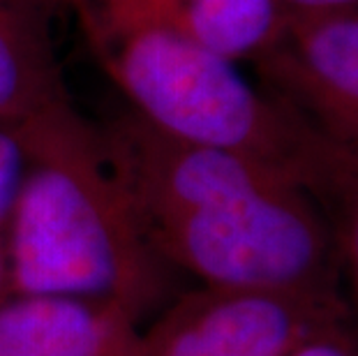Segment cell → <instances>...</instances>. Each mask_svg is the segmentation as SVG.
<instances>
[{
    "label": "cell",
    "mask_w": 358,
    "mask_h": 356,
    "mask_svg": "<svg viewBox=\"0 0 358 356\" xmlns=\"http://www.w3.org/2000/svg\"><path fill=\"white\" fill-rule=\"evenodd\" d=\"M95 130L143 236L182 278L220 290L342 294L329 220L289 173L171 137L129 107Z\"/></svg>",
    "instance_id": "1"
},
{
    "label": "cell",
    "mask_w": 358,
    "mask_h": 356,
    "mask_svg": "<svg viewBox=\"0 0 358 356\" xmlns=\"http://www.w3.org/2000/svg\"><path fill=\"white\" fill-rule=\"evenodd\" d=\"M26 169L7 229V297H70L120 308L141 327L182 290L143 236L74 100L21 123Z\"/></svg>",
    "instance_id": "2"
},
{
    "label": "cell",
    "mask_w": 358,
    "mask_h": 356,
    "mask_svg": "<svg viewBox=\"0 0 358 356\" xmlns=\"http://www.w3.org/2000/svg\"><path fill=\"white\" fill-rule=\"evenodd\" d=\"M56 5L72 14L95 63L146 123L171 137L252 155L303 185L317 127L252 86L238 63L120 0Z\"/></svg>",
    "instance_id": "3"
},
{
    "label": "cell",
    "mask_w": 358,
    "mask_h": 356,
    "mask_svg": "<svg viewBox=\"0 0 358 356\" xmlns=\"http://www.w3.org/2000/svg\"><path fill=\"white\" fill-rule=\"evenodd\" d=\"M347 317L342 294L196 285L143 324V356H285L308 333Z\"/></svg>",
    "instance_id": "4"
},
{
    "label": "cell",
    "mask_w": 358,
    "mask_h": 356,
    "mask_svg": "<svg viewBox=\"0 0 358 356\" xmlns=\"http://www.w3.org/2000/svg\"><path fill=\"white\" fill-rule=\"evenodd\" d=\"M268 93L329 139L358 150V10L292 12L252 60Z\"/></svg>",
    "instance_id": "5"
},
{
    "label": "cell",
    "mask_w": 358,
    "mask_h": 356,
    "mask_svg": "<svg viewBox=\"0 0 358 356\" xmlns=\"http://www.w3.org/2000/svg\"><path fill=\"white\" fill-rule=\"evenodd\" d=\"M0 356H143V327L100 301L7 297L0 301Z\"/></svg>",
    "instance_id": "6"
},
{
    "label": "cell",
    "mask_w": 358,
    "mask_h": 356,
    "mask_svg": "<svg viewBox=\"0 0 358 356\" xmlns=\"http://www.w3.org/2000/svg\"><path fill=\"white\" fill-rule=\"evenodd\" d=\"M56 0H0V123L21 125L72 95L51 30Z\"/></svg>",
    "instance_id": "7"
},
{
    "label": "cell",
    "mask_w": 358,
    "mask_h": 356,
    "mask_svg": "<svg viewBox=\"0 0 358 356\" xmlns=\"http://www.w3.org/2000/svg\"><path fill=\"white\" fill-rule=\"evenodd\" d=\"M157 24L234 60H252L285 26L280 0H120Z\"/></svg>",
    "instance_id": "8"
},
{
    "label": "cell",
    "mask_w": 358,
    "mask_h": 356,
    "mask_svg": "<svg viewBox=\"0 0 358 356\" xmlns=\"http://www.w3.org/2000/svg\"><path fill=\"white\" fill-rule=\"evenodd\" d=\"M306 190L329 220L340 262V285L358 333V150L319 132L312 150Z\"/></svg>",
    "instance_id": "9"
},
{
    "label": "cell",
    "mask_w": 358,
    "mask_h": 356,
    "mask_svg": "<svg viewBox=\"0 0 358 356\" xmlns=\"http://www.w3.org/2000/svg\"><path fill=\"white\" fill-rule=\"evenodd\" d=\"M26 169V148L19 125L0 123V236L7 241V229L14 204L21 190Z\"/></svg>",
    "instance_id": "10"
},
{
    "label": "cell",
    "mask_w": 358,
    "mask_h": 356,
    "mask_svg": "<svg viewBox=\"0 0 358 356\" xmlns=\"http://www.w3.org/2000/svg\"><path fill=\"white\" fill-rule=\"evenodd\" d=\"M285 356H358V333L352 317L315 329Z\"/></svg>",
    "instance_id": "11"
},
{
    "label": "cell",
    "mask_w": 358,
    "mask_h": 356,
    "mask_svg": "<svg viewBox=\"0 0 358 356\" xmlns=\"http://www.w3.org/2000/svg\"><path fill=\"white\" fill-rule=\"evenodd\" d=\"M292 12H342L358 10V0H280Z\"/></svg>",
    "instance_id": "12"
}]
</instances>
